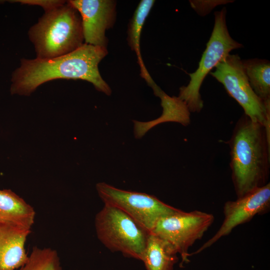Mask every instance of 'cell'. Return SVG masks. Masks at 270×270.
Returning <instances> with one entry per match:
<instances>
[{
	"label": "cell",
	"instance_id": "7a4b0ae2",
	"mask_svg": "<svg viewBox=\"0 0 270 270\" xmlns=\"http://www.w3.org/2000/svg\"><path fill=\"white\" fill-rule=\"evenodd\" d=\"M232 180L237 198L264 186L270 172V132L244 114L228 141Z\"/></svg>",
	"mask_w": 270,
	"mask_h": 270
},
{
	"label": "cell",
	"instance_id": "5b68a950",
	"mask_svg": "<svg viewBox=\"0 0 270 270\" xmlns=\"http://www.w3.org/2000/svg\"><path fill=\"white\" fill-rule=\"evenodd\" d=\"M94 226L98 240L110 251L142 260L149 233L124 212L104 204Z\"/></svg>",
	"mask_w": 270,
	"mask_h": 270
},
{
	"label": "cell",
	"instance_id": "4fadbf2b",
	"mask_svg": "<svg viewBox=\"0 0 270 270\" xmlns=\"http://www.w3.org/2000/svg\"><path fill=\"white\" fill-rule=\"evenodd\" d=\"M178 254L170 244L150 232L142 261L146 270H173L178 261Z\"/></svg>",
	"mask_w": 270,
	"mask_h": 270
},
{
	"label": "cell",
	"instance_id": "3957f363",
	"mask_svg": "<svg viewBox=\"0 0 270 270\" xmlns=\"http://www.w3.org/2000/svg\"><path fill=\"white\" fill-rule=\"evenodd\" d=\"M36 58L48 59L69 54L84 43L82 18L68 1L46 12L28 30Z\"/></svg>",
	"mask_w": 270,
	"mask_h": 270
},
{
	"label": "cell",
	"instance_id": "9c48e42d",
	"mask_svg": "<svg viewBox=\"0 0 270 270\" xmlns=\"http://www.w3.org/2000/svg\"><path fill=\"white\" fill-rule=\"evenodd\" d=\"M270 209V183L237 198L225 202L224 218L216 232L190 256L200 254L213 245L220 238L228 235L236 226L250 221L256 215H262Z\"/></svg>",
	"mask_w": 270,
	"mask_h": 270
},
{
	"label": "cell",
	"instance_id": "ba28073f",
	"mask_svg": "<svg viewBox=\"0 0 270 270\" xmlns=\"http://www.w3.org/2000/svg\"><path fill=\"white\" fill-rule=\"evenodd\" d=\"M212 214L182 210L164 217L151 232L170 244L180 255V268L190 262L189 248L200 240L214 221Z\"/></svg>",
	"mask_w": 270,
	"mask_h": 270
},
{
	"label": "cell",
	"instance_id": "8fae6325",
	"mask_svg": "<svg viewBox=\"0 0 270 270\" xmlns=\"http://www.w3.org/2000/svg\"><path fill=\"white\" fill-rule=\"evenodd\" d=\"M31 230L0 224V270H18L28 262L25 244Z\"/></svg>",
	"mask_w": 270,
	"mask_h": 270
},
{
	"label": "cell",
	"instance_id": "30bf717a",
	"mask_svg": "<svg viewBox=\"0 0 270 270\" xmlns=\"http://www.w3.org/2000/svg\"><path fill=\"white\" fill-rule=\"evenodd\" d=\"M82 18L84 43L106 48V31L112 28L116 16V2L112 0H70Z\"/></svg>",
	"mask_w": 270,
	"mask_h": 270
},
{
	"label": "cell",
	"instance_id": "9a60e30c",
	"mask_svg": "<svg viewBox=\"0 0 270 270\" xmlns=\"http://www.w3.org/2000/svg\"><path fill=\"white\" fill-rule=\"evenodd\" d=\"M156 96L161 100L162 114L158 119L148 122L150 128L166 122H177L185 126L189 124L190 112L182 100L178 97L168 96L162 90Z\"/></svg>",
	"mask_w": 270,
	"mask_h": 270
},
{
	"label": "cell",
	"instance_id": "e0dca14e",
	"mask_svg": "<svg viewBox=\"0 0 270 270\" xmlns=\"http://www.w3.org/2000/svg\"><path fill=\"white\" fill-rule=\"evenodd\" d=\"M18 270H62L57 251L34 246L26 263Z\"/></svg>",
	"mask_w": 270,
	"mask_h": 270
},
{
	"label": "cell",
	"instance_id": "277c9868",
	"mask_svg": "<svg viewBox=\"0 0 270 270\" xmlns=\"http://www.w3.org/2000/svg\"><path fill=\"white\" fill-rule=\"evenodd\" d=\"M226 8L214 12V24L206 48L196 70L188 74L189 83L180 88L178 98L186 106L190 112H199L204 106L200 88L208 74L233 50L242 47L230 36L226 24Z\"/></svg>",
	"mask_w": 270,
	"mask_h": 270
},
{
	"label": "cell",
	"instance_id": "52a82bcc",
	"mask_svg": "<svg viewBox=\"0 0 270 270\" xmlns=\"http://www.w3.org/2000/svg\"><path fill=\"white\" fill-rule=\"evenodd\" d=\"M210 74L242 107L244 114L270 132V102H264L256 94L238 54H228Z\"/></svg>",
	"mask_w": 270,
	"mask_h": 270
},
{
	"label": "cell",
	"instance_id": "8992f818",
	"mask_svg": "<svg viewBox=\"0 0 270 270\" xmlns=\"http://www.w3.org/2000/svg\"><path fill=\"white\" fill-rule=\"evenodd\" d=\"M96 188L104 204L119 208L148 233L161 219L180 210L153 195L122 190L104 182Z\"/></svg>",
	"mask_w": 270,
	"mask_h": 270
},
{
	"label": "cell",
	"instance_id": "6da1fadb",
	"mask_svg": "<svg viewBox=\"0 0 270 270\" xmlns=\"http://www.w3.org/2000/svg\"><path fill=\"white\" fill-rule=\"evenodd\" d=\"M107 54V48L84 43L69 54L52 58H22L12 74L10 93L28 96L45 82L66 79L88 81L97 90L110 96L112 90L98 70L99 63Z\"/></svg>",
	"mask_w": 270,
	"mask_h": 270
},
{
	"label": "cell",
	"instance_id": "5bb4252c",
	"mask_svg": "<svg viewBox=\"0 0 270 270\" xmlns=\"http://www.w3.org/2000/svg\"><path fill=\"white\" fill-rule=\"evenodd\" d=\"M249 83L256 94L266 102H270V62L257 58L242 60Z\"/></svg>",
	"mask_w": 270,
	"mask_h": 270
},
{
	"label": "cell",
	"instance_id": "d6986e66",
	"mask_svg": "<svg viewBox=\"0 0 270 270\" xmlns=\"http://www.w3.org/2000/svg\"><path fill=\"white\" fill-rule=\"evenodd\" d=\"M202 4H205L204 6L200 2L199 0L196 1H191L190 2L191 4V6H204V8H202L200 10H198L197 12L200 15H205L207 13H208L211 10L214 8L216 6L219 4H224L225 2L224 0H212V1H202Z\"/></svg>",
	"mask_w": 270,
	"mask_h": 270
},
{
	"label": "cell",
	"instance_id": "2e32d148",
	"mask_svg": "<svg viewBox=\"0 0 270 270\" xmlns=\"http://www.w3.org/2000/svg\"><path fill=\"white\" fill-rule=\"evenodd\" d=\"M154 3V0H141L134 11L128 29V42L132 50L136 54L140 71L146 68L140 50L141 32Z\"/></svg>",
	"mask_w": 270,
	"mask_h": 270
},
{
	"label": "cell",
	"instance_id": "7c38bea8",
	"mask_svg": "<svg viewBox=\"0 0 270 270\" xmlns=\"http://www.w3.org/2000/svg\"><path fill=\"white\" fill-rule=\"evenodd\" d=\"M34 208L10 190H0V224L31 230L34 222Z\"/></svg>",
	"mask_w": 270,
	"mask_h": 270
},
{
	"label": "cell",
	"instance_id": "ac0fdd59",
	"mask_svg": "<svg viewBox=\"0 0 270 270\" xmlns=\"http://www.w3.org/2000/svg\"><path fill=\"white\" fill-rule=\"evenodd\" d=\"M10 2H18L23 4L40 6L43 8L46 12L63 5L66 1L62 0H16Z\"/></svg>",
	"mask_w": 270,
	"mask_h": 270
}]
</instances>
